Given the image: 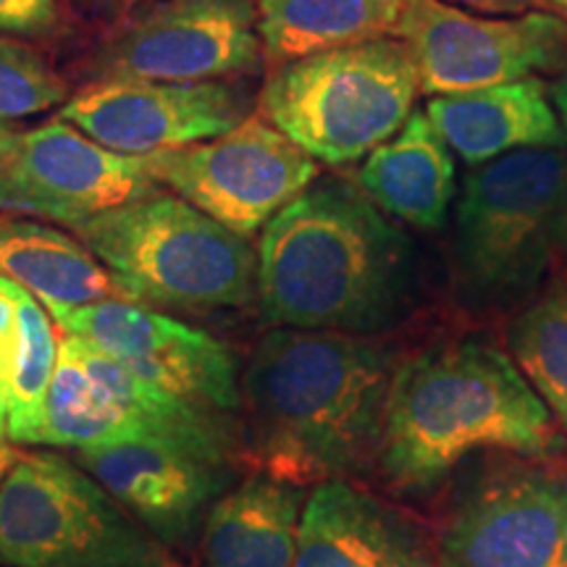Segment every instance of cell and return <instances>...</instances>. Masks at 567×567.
Segmentation results:
<instances>
[{
	"label": "cell",
	"instance_id": "cell-1",
	"mask_svg": "<svg viewBox=\"0 0 567 567\" xmlns=\"http://www.w3.org/2000/svg\"><path fill=\"white\" fill-rule=\"evenodd\" d=\"M394 350L339 331L274 329L243 373V455L295 486L379 467Z\"/></svg>",
	"mask_w": 567,
	"mask_h": 567
},
{
	"label": "cell",
	"instance_id": "cell-2",
	"mask_svg": "<svg viewBox=\"0 0 567 567\" xmlns=\"http://www.w3.org/2000/svg\"><path fill=\"white\" fill-rule=\"evenodd\" d=\"M258 308L274 329L373 337L405 316L415 245L358 184L316 179L264 226Z\"/></svg>",
	"mask_w": 567,
	"mask_h": 567
},
{
	"label": "cell",
	"instance_id": "cell-3",
	"mask_svg": "<svg viewBox=\"0 0 567 567\" xmlns=\"http://www.w3.org/2000/svg\"><path fill=\"white\" fill-rule=\"evenodd\" d=\"M555 417L515 360L478 337L439 342L396 365L379 471L402 494H429L473 452L549 457Z\"/></svg>",
	"mask_w": 567,
	"mask_h": 567
},
{
	"label": "cell",
	"instance_id": "cell-4",
	"mask_svg": "<svg viewBox=\"0 0 567 567\" xmlns=\"http://www.w3.org/2000/svg\"><path fill=\"white\" fill-rule=\"evenodd\" d=\"M76 239L109 268L126 300L176 313L239 310L258 297V252L172 193L84 221Z\"/></svg>",
	"mask_w": 567,
	"mask_h": 567
},
{
	"label": "cell",
	"instance_id": "cell-5",
	"mask_svg": "<svg viewBox=\"0 0 567 567\" xmlns=\"http://www.w3.org/2000/svg\"><path fill=\"white\" fill-rule=\"evenodd\" d=\"M567 189V142L502 155L473 168L455 208L457 297L478 310L509 308L542 287L557 258Z\"/></svg>",
	"mask_w": 567,
	"mask_h": 567
},
{
	"label": "cell",
	"instance_id": "cell-6",
	"mask_svg": "<svg viewBox=\"0 0 567 567\" xmlns=\"http://www.w3.org/2000/svg\"><path fill=\"white\" fill-rule=\"evenodd\" d=\"M421 92L405 42L381 38L276 63L258 113L310 158L344 166L392 140Z\"/></svg>",
	"mask_w": 567,
	"mask_h": 567
},
{
	"label": "cell",
	"instance_id": "cell-7",
	"mask_svg": "<svg viewBox=\"0 0 567 567\" xmlns=\"http://www.w3.org/2000/svg\"><path fill=\"white\" fill-rule=\"evenodd\" d=\"M3 567H179L76 460L17 455L0 481Z\"/></svg>",
	"mask_w": 567,
	"mask_h": 567
},
{
	"label": "cell",
	"instance_id": "cell-8",
	"mask_svg": "<svg viewBox=\"0 0 567 567\" xmlns=\"http://www.w3.org/2000/svg\"><path fill=\"white\" fill-rule=\"evenodd\" d=\"M264 59L258 0H155L97 42L84 80L221 82Z\"/></svg>",
	"mask_w": 567,
	"mask_h": 567
},
{
	"label": "cell",
	"instance_id": "cell-9",
	"mask_svg": "<svg viewBox=\"0 0 567 567\" xmlns=\"http://www.w3.org/2000/svg\"><path fill=\"white\" fill-rule=\"evenodd\" d=\"M158 187L252 239L318 179V161L260 113L218 137L142 155Z\"/></svg>",
	"mask_w": 567,
	"mask_h": 567
},
{
	"label": "cell",
	"instance_id": "cell-10",
	"mask_svg": "<svg viewBox=\"0 0 567 567\" xmlns=\"http://www.w3.org/2000/svg\"><path fill=\"white\" fill-rule=\"evenodd\" d=\"M394 38L413 53L431 97L567 69V21L538 9L505 19L442 0H405Z\"/></svg>",
	"mask_w": 567,
	"mask_h": 567
},
{
	"label": "cell",
	"instance_id": "cell-11",
	"mask_svg": "<svg viewBox=\"0 0 567 567\" xmlns=\"http://www.w3.org/2000/svg\"><path fill=\"white\" fill-rule=\"evenodd\" d=\"M439 567H567V467H492L457 496Z\"/></svg>",
	"mask_w": 567,
	"mask_h": 567
},
{
	"label": "cell",
	"instance_id": "cell-12",
	"mask_svg": "<svg viewBox=\"0 0 567 567\" xmlns=\"http://www.w3.org/2000/svg\"><path fill=\"white\" fill-rule=\"evenodd\" d=\"M158 189L142 155L113 153L59 118L19 134L17 155L0 172V210L74 231Z\"/></svg>",
	"mask_w": 567,
	"mask_h": 567
},
{
	"label": "cell",
	"instance_id": "cell-13",
	"mask_svg": "<svg viewBox=\"0 0 567 567\" xmlns=\"http://www.w3.org/2000/svg\"><path fill=\"white\" fill-rule=\"evenodd\" d=\"M71 337L87 339L142 379L193 405L237 415L243 410L239 363L221 339L132 300L80 305L59 321Z\"/></svg>",
	"mask_w": 567,
	"mask_h": 567
},
{
	"label": "cell",
	"instance_id": "cell-14",
	"mask_svg": "<svg viewBox=\"0 0 567 567\" xmlns=\"http://www.w3.org/2000/svg\"><path fill=\"white\" fill-rule=\"evenodd\" d=\"M74 460L166 549H189L200 538L239 463L229 452L158 439L90 446Z\"/></svg>",
	"mask_w": 567,
	"mask_h": 567
},
{
	"label": "cell",
	"instance_id": "cell-15",
	"mask_svg": "<svg viewBox=\"0 0 567 567\" xmlns=\"http://www.w3.org/2000/svg\"><path fill=\"white\" fill-rule=\"evenodd\" d=\"M245 82H92L61 105V122L113 153L151 155L218 137L250 116Z\"/></svg>",
	"mask_w": 567,
	"mask_h": 567
},
{
	"label": "cell",
	"instance_id": "cell-16",
	"mask_svg": "<svg viewBox=\"0 0 567 567\" xmlns=\"http://www.w3.org/2000/svg\"><path fill=\"white\" fill-rule=\"evenodd\" d=\"M292 567H439V559L405 513L352 481H329L305 502Z\"/></svg>",
	"mask_w": 567,
	"mask_h": 567
},
{
	"label": "cell",
	"instance_id": "cell-17",
	"mask_svg": "<svg viewBox=\"0 0 567 567\" xmlns=\"http://www.w3.org/2000/svg\"><path fill=\"white\" fill-rule=\"evenodd\" d=\"M425 116L450 151L473 168L517 151L567 142L549 87L538 76L434 95L425 105Z\"/></svg>",
	"mask_w": 567,
	"mask_h": 567
},
{
	"label": "cell",
	"instance_id": "cell-18",
	"mask_svg": "<svg viewBox=\"0 0 567 567\" xmlns=\"http://www.w3.org/2000/svg\"><path fill=\"white\" fill-rule=\"evenodd\" d=\"M308 496L255 471L210 507L197 538L203 567H292Z\"/></svg>",
	"mask_w": 567,
	"mask_h": 567
},
{
	"label": "cell",
	"instance_id": "cell-19",
	"mask_svg": "<svg viewBox=\"0 0 567 567\" xmlns=\"http://www.w3.org/2000/svg\"><path fill=\"white\" fill-rule=\"evenodd\" d=\"M358 187L394 221L439 231L457 193L455 153L421 111L392 140L365 155Z\"/></svg>",
	"mask_w": 567,
	"mask_h": 567
},
{
	"label": "cell",
	"instance_id": "cell-20",
	"mask_svg": "<svg viewBox=\"0 0 567 567\" xmlns=\"http://www.w3.org/2000/svg\"><path fill=\"white\" fill-rule=\"evenodd\" d=\"M0 276L42 302L53 321L80 305L126 300L109 268L71 234L0 210Z\"/></svg>",
	"mask_w": 567,
	"mask_h": 567
},
{
	"label": "cell",
	"instance_id": "cell-21",
	"mask_svg": "<svg viewBox=\"0 0 567 567\" xmlns=\"http://www.w3.org/2000/svg\"><path fill=\"white\" fill-rule=\"evenodd\" d=\"M405 0H258L264 55L274 63L394 38Z\"/></svg>",
	"mask_w": 567,
	"mask_h": 567
},
{
	"label": "cell",
	"instance_id": "cell-22",
	"mask_svg": "<svg viewBox=\"0 0 567 567\" xmlns=\"http://www.w3.org/2000/svg\"><path fill=\"white\" fill-rule=\"evenodd\" d=\"M137 439V425L126 413L122 396L90 371L74 337H63L48 389L40 444L80 452Z\"/></svg>",
	"mask_w": 567,
	"mask_h": 567
},
{
	"label": "cell",
	"instance_id": "cell-23",
	"mask_svg": "<svg viewBox=\"0 0 567 567\" xmlns=\"http://www.w3.org/2000/svg\"><path fill=\"white\" fill-rule=\"evenodd\" d=\"M509 358L567 434V284H555L515 318Z\"/></svg>",
	"mask_w": 567,
	"mask_h": 567
},
{
	"label": "cell",
	"instance_id": "cell-24",
	"mask_svg": "<svg viewBox=\"0 0 567 567\" xmlns=\"http://www.w3.org/2000/svg\"><path fill=\"white\" fill-rule=\"evenodd\" d=\"M19 318V350L9 384V439L17 444H40L59 342L48 310L24 289Z\"/></svg>",
	"mask_w": 567,
	"mask_h": 567
},
{
	"label": "cell",
	"instance_id": "cell-25",
	"mask_svg": "<svg viewBox=\"0 0 567 567\" xmlns=\"http://www.w3.org/2000/svg\"><path fill=\"white\" fill-rule=\"evenodd\" d=\"M66 101V82L45 55L24 42L0 40V122L13 124Z\"/></svg>",
	"mask_w": 567,
	"mask_h": 567
},
{
	"label": "cell",
	"instance_id": "cell-26",
	"mask_svg": "<svg viewBox=\"0 0 567 567\" xmlns=\"http://www.w3.org/2000/svg\"><path fill=\"white\" fill-rule=\"evenodd\" d=\"M59 21V0H0V38H38Z\"/></svg>",
	"mask_w": 567,
	"mask_h": 567
},
{
	"label": "cell",
	"instance_id": "cell-27",
	"mask_svg": "<svg viewBox=\"0 0 567 567\" xmlns=\"http://www.w3.org/2000/svg\"><path fill=\"white\" fill-rule=\"evenodd\" d=\"M21 287L6 276H0V386L9 392L13 363L19 350V318Z\"/></svg>",
	"mask_w": 567,
	"mask_h": 567
},
{
	"label": "cell",
	"instance_id": "cell-28",
	"mask_svg": "<svg viewBox=\"0 0 567 567\" xmlns=\"http://www.w3.org/2000/svg\"><path fill=\"white\" fill-rule=\"evenodd\" d=\"M442 3L484 17H520L538 9V0H442Z\"/></svg>",
	"mask_w": 567,
	"mask_h": 567
},
{
	"label": "cell",
	"instance_id": "cell-29",
	"mask_svg": "<svg viewBox=\"0 0 567 567\" xmlns=\"http://www.w3.org/2000/svg\"><path fill=\"white\" fill-rule=\"evenodd\" d=\"M19 134H21V132L13 130L11 124L0 122V172H3V168L11 163L13 155H17Z\"/></svg>",
	"mask_w": 567,
	"mask_h": 567
},
{
	"label": "cell",
	"instance_id": "cell-30",
	"mask_svg": "<svg viewBox=\"0 0 567 567\" xmlns=\"http://www.w3.org/2000/svg\"><path fill=\"white\" fill-rule=\"evenodd\" d=\"M549 95H551V103H555V109L559 113V122L567 130V69L559 71V76L555 82L549 84Z\"/></svg>",
	"mask_w": 567,
	"mask_h": 567
},
{
	"label": "cell",
	"instance_id": "cell-31",
	"mask_svg": "<svg viewBox=\"0 0 567 567\" xmlns=\"http://www.w3.org/2000/svg\"><path fill=\"white\" fill-rule=\"evenodd\" d=\"M555 250H557V258H567V189L563 195V205H559L557 231H555Z\"/></svg>",
	"mask_w": 567,
	"mask_h": 567
},
{
	"label": "cell",
	"instance_id": "cell-32",
	"mask_svg": "<svg viewBox=\"0 0 567 567\" xmlns=\"http://www.w3.org/2000/svg\"><path fill=\"white\" fill-rule=\"evenodd\" d=\"M90 3L97 6V9H103V11H132V9H137V6L155 3V0H90Z\"/></svg>",
	"mask_w": 567,
	"mask_h": 567
},
{
	"label": "cell",
	"instance_id": "cell-33",
	"mask_svg": "<svg viewBox=\"0 0 567 567\" xmlns=\"http://www.w3.org/2000/svg\"><path fill=\"white\" fill-rule=\"evenodd\" d=\"M9 439V392L0 386V444Z\"/></svg>",
	"mask_w": 567,
	"mask_h": 567
},
{
	"label": "cell",
	"instance_id": "cell-34",
	"mask_svg": "<svg viewBox=\"0 0 567 567\" xmlns=\"http://www.w3.org/2000/svg\"><path fill=\"white\" fill-rule=\"evenodd\" d=\"M13 460H17V452H13L11 446L0 444V481L6 478V473H9V467L13 465Z\"/></svg>",
	"mask_w": 567,
	"mask_h": 567
},
{
	"label": "cell",
	"instance_id": "cell-35",
	"mask_svg": "<svg viewBox=\"0 0 567 567\" xmlns=\"http://www.w3.org/2000/svg\"><path fill=\"white\" fill-rule=\"evenodd\" d=\"M538 6H547L549 13H555V17L567 21V0H538Z\"/></svg>",
	"mask_w": 567,
	"mask_h": 567
}]
</instances>
